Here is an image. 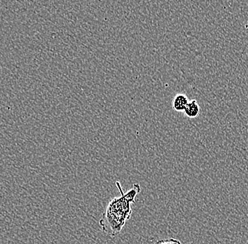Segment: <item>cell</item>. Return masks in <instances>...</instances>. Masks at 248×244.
<instances>
[{
	"instance_id": "2",
	"label": "cell",
	"mask_w": 248,
	"mask_h": 244,
	"mask_svg": "<svg viewBox=\"0 0 248 244\" xmlns=\"http://www.w3.org/2000/svg\"><path fill=\"white\" fill-rule=\"evenodd\" d=\"M184 113L188 118L193 119V118L198 117L201 114V107L195 99H193V100L189 101Z\"/></svg>"
},
{
	"instance_id": "3",
	"label": "cell",
	"mask_w": 248,
	"mask_h": 244,
	"mask_svg": "<svg viewBox=\"0 0 248 244\" xmlns=\"http://www.w3.org/2000/svg\"><path fill=\"white\" fill-rule=\"evenodd\" d=\"M188 102L189 100L187 96L183 93H179V94L176 95L173 99L172 105H173V110L178 113L184 112Z\"/></svg>"
},
{
	"instance_id": "1",
	"label": "cell",
	"mask_w": 248,
	"mask_h": 244,
	"mask_svg": "<svg viewBox=\"0 0 248 244\" xmlns=\"http://www.w3.org/2000/svg\"><path fill=\"white\" fill-rule=\"evenodd\" d=\"M129 220L123 212L107 208L100 220V225L104 232L114 237L120 233L126 220Z\"/></svg>"
},
{
	"instance_id": "4",
	"label": "cell",
	"mask_w": 248,
	"mask_h": 244,
	"mask_svg": "<svg viewBox=\"0 0 248 244\" xmlns=\"http://www.w3.org/2000/svg\"><path fill=\"white\" fill-rule=\"evenodd\" d=\"M155 244H181V242L177 240V239L171 238V239L158 241V242H156Z\"/></svg>"
}]
</instances>
